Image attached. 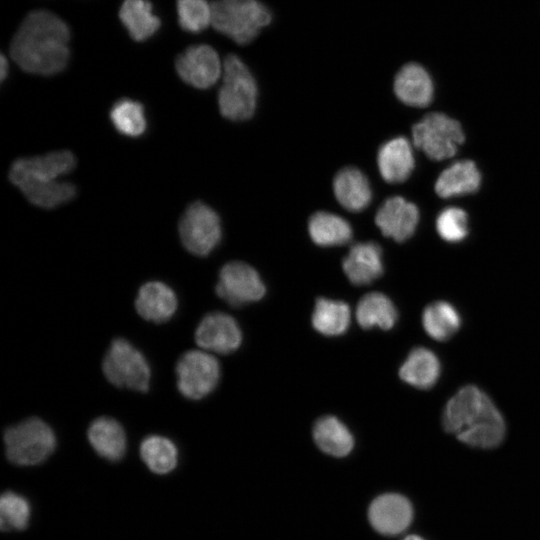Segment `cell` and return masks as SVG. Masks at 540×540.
<instances>
[{
  "label": "cell",
  "mask_w": 540,
  "mask_h": 540,
  "mask_svg": "<svg viewBox=\"0 0 540 540\" xmlns=\"http://www.w3.org/2000/svg\"><path fill=\"white\" fill-rule=\"evenodd\" d=\"M313 437L324 453L334 457L348 455L354 446V439L349 429L333 416H324L316 421Z\"/></svg>",
  "instance_id": "25"
},
{
  "label": "cell",
  "mask_w": 540,
  "mask_h": 540,
  "mask_svg": "<svg viewBox=\"0 0 540 540\" xmlns=\"http://www.w3.org/2000/svg\"><path fill=\"white\" fill-rule=\"evenodd\" d=\"M414 145L433 160H444L456 154L464 142L460 123L442 113H429L412 128Z\"/></svg>",
  "instance_id": "8"
},
{
  "label": "cell",
  "mask_w": 540,
  "mask_h": 540,
  "mask_svg": "<svg viewBox=\"0 0 540 540\" xmlns=\"http://www.w3.org/2000/svg\"><path fill=\"white\" fill-rule=\"evenodd\" d=\"M403 540H425V539L418 535H409L405 537Z\"/></svg>",
  "instance_id": "36"
},
{
  "label": "cell",
  "mask_w": 540,
  "mask_h": 540,
  "mask_svg": "<svg viewBox=\"0 0 540 540\" xmlns=\"http://www.w3.org/2000/svg\"><path fill=\"white\" fill-rule=\"evenodd\" d=\"M446 432L477 448H494L504 439L505 422L489 396L476 386L461 388L447 402L442 415Z\"/></svg>",
  "instance_id": "3"
},
{
  "label": "cell",
  "mask_w": 540,
  "mask_h": 540,
  "mask_svg": "<svg viewBox=\"0 0 540 540\" xmlns=\"http://www.w3.org/2000/svg\"><path fill=\"white\" fill-rule=\"evenodd\" d=\"M179 235L188 252L196 256H207L220 242V218L207 204L194 202L180 219Z\"/></svg>",
  "instance_id": "9"
},
{
  "label": "cell",
  "mask_w": 540,
  "mask_h": 540,
  "mask_svg": "<svg viewBox=\"0 0 540 540\" xmlns=\"http://www.w3.org/2000/svg\"><path fill=\"white\" fill-rule=\"evenodd\" d=\"M333 189L341 206L352 212L364 210L372 198L368 179L354 167H346L336 174Z\"/></svg>",
  "instance_id": "21"
},
{
  "label": "cell",
  "mask_w": 540,
  "mask_h": 540,
  "mask_svg": "<svg viewBox=\"0 0 540 540\" xmlns=\"http://www.w3.org/2000/svg\"><path fill=\"white\" fill-rule=\"evenodd\" d=\"M242 333L235 319L223 312L207 314L195 331L196 344L205 351L229 354L241 344Z\"/></svg>",
  "instance_id": "13"
},
{
  "label": "cell",
  "mask_w": 540,
  "mask_h": 540,
  "mask_svg": "<svg viewBox=\"0 0 540 540\" xmlns=\"http://www.w3.org/2000/svg\"><path fill=\"white\" fill-rule=\"evenodd\" d=\"M31 505L19 493L5 491L0 500V524L3 531L24 530L29 525Z\"/></svg>",
  "instance_id": "32"
},
{
  "label": "cell",
  "mask_w": 540,
  "mask_h": 540,
  "mask_svg": "<svg viewBox=\"0 0 540 540\" xmlns=\"http://www.w3.org/2000/svg\"><path fill=\"white\" fill-rule=\"evenodd\" d=\"M3 440L7 459L18 466L38 465L56 448L54 431L37 417L6 428Z\"/></svg>",
  "instance_id": "5"
},
{
  "label": "cell",
  "mask_w": 540,
  "mask_h": 540,
  "mask_svg": "<svg viewBox=\"0 0 540 540\" xmlns=\"http://www.w3.org/2000/svg\"><path fill=\"white\" fill-rule=\"evenodd\" d=\"M8 74H9V63L5 55L2 54L0 58V78L2 82L7 78Z\"/></svg>",
  "instance_id": "35"
},
{
  "label": "cell",
  "mask_w": 540,
  "mask_h": 540,
  "mask_svg": "<svg viewBox=\"0 0 540 540\" xmlns=\"http://www.w3.org/2000/svg\"><path fill=\"white\" fill-rule=\"evenodd\" d=\"M436 229L440 237L447 242L462 241L468 235L467 213L457 207L444 209L436 219Z\"/></svg>",
  "instance_id": "34"
},
{
  "label": "cell",
  "mask_w": 540,
  "mask_h": 540,
  "mask_svg": "<svg viewBox=\"0 0 540 540\" xmlns=\"http://www.w3.org/2000/svg\"><path fill=\"white\" fill-rule=\"evenodd\" d=\"M481 174L471 160H461L445 169L435 183V191L442 198L474 193L479 189Z\"/></svg>",
  "instance_id": "23"
},
{
  "label": "cell",
  "mask_w": 540,
  "mask_h": 540,
  "mask_svg": "<svg viewBox=\"0 0 540 540\" xmlns=\"http://www.w3.org/2000/svg\"><path fill=\"white\" fill-rule=\"evenodd\" d=\"M356 320L364 329L379 327L391 329L398 318L393 302L380 292H372L363 296L356 307Z\"/></svg>",
  "instance_id": "26"
},
{
  "label": "cell",
  "mask_w": 540,
  "mask_h": 540,
  "mask_svg": "<svg viewBox=\"0 0 540 540\" xmlns=\"http://www.w3.org/2000/svg\"><path fill=\"white\" fill-rule=\"evenodd\" d=\"M368 517L377 532L392 536L408 528L413 518V508L406 497L397 493H386L373 500Z\"/></svg>",
  "instance_id": "14"
},
{
  "label": "cell",
  "mask_w": 540,
  "mask_h": 540,
  "mask_svg": "<svg viewBox=\"0 0 540 540\" xmlns=\"http://www.w3.org/2000/svg\"><path fill=\"white\" fill-rule=\"evenodd\" d=\"M178 300L175 292L167 284L150 281L143 284L135 300L137 313L145 320L161 324L175 314Z\"/></svg>",
  "instance_id": "16"
},
{
  "label": "cell",
  "mask_w": 540,
  "mask_h": 540,
  "mask_svg": "<svg viewBox=\"0 0 540 540\" xmlns=\"http://www.w3.org/2000/svg\"><path fill=\"white\" fill-rule=\"evenodd\" d=\"M377 163L385 181L400 183L408 179L415 166L409 141L404 137H397L384 143L378 151Z\"/></svg>",
  "instance_id": "20"
},
{
  "label": "cell",
  "mask_w": 540,
  "mask_h": 540,
  "mask_svg": "<svg viewBox=\"0 0 540 540\" xmlns=\"http://www.w3.org/2000/svg\"><path fill=\"white\" fill-rule=\"evenodd\" d=\"M350 319L351 312L346 303L327 298L317 299L312 324L319 333L326 336L343 334L350 325Z\"/></svg>",
  "instance_id": "29"
},
{
  "label": "cell",
  "mask_w": 540,
  "mask_h": 540,
  "mask_svg": "<svg viewBox=\"0 0 540 540\" xmlns=\"http://www.w3.org/2000/svg\"><path fill=\"white\" fill-rule=\"evenodd\" d=\"M265 292V285L257 271L244 262H229L219 272L216 293L231 306L239 307L258 301Z\"/></svg>",
  "instance_id": "11"
},
{
  "label": "cell",
  "mask_w": 540,
  "mask_h": 540,
  "mask_svg": "<svg viewBox=\"0 0 540 540\" xmlns=\"http://www.w3.org/2000/svg\"><path fill=\"white\" fill-rule=\"evenodd\" d=\"M70 29L48 10H34L22 20L10 43V56L25 72L52 76L70 59Z\"/></svg>",
  "instance_id": "1"
},
{
  "label": "cell",
  "mask_w": 540,
  "mask_h": 540,
  "mask_svg": "<svg viewBox=\"0 0 540 540\" xmlns=\"http://www.w3.org/2000/svg\"><path fill=\"white\" fill-rule=\"evenodd\" d=\"M180 28L188 33H200L211 25L212 8L207 0H176Z\"/></svg>",
  "instance_id": "33"
},
{
  "label": "cell",
  "mask_w": 540,
  "mask_h": 540,
  "mask_svg": "<svg viewBox=\"0 0 540 540\" xmlns=\"http://www.w3.org/2000/svg\"><path fill=\"white\" fill-rule=\"evenodd\" d=\"M342 267L351 283L369 284L383 273L382 250L375 242L356 243L343 259Z\"/></svg>",
  "instance_id": "17"
},
{
  "label": "cell",
  "mask_w": 540,
  "mask_h": 540,
  "mask_svg": "<svg viewBox=\"0 0 540 540\" xmlns=\"http://www.w3.org/2000/svg\"><path fill=\"white\" fill-rule=\"evenodd\" d=\"M76 158L68 150L42 156L16 159L9 169V180L33 205L53 209L71 201L76 187L60 178L76 167Z\"/></svg>",
  "instance_id": "2"
},
{
  "label": "cell",
  "mask_w": 540,
  "mask_h": 540,
  "mask_svg": "<svg viewBox=\"0 0 540 540\" xmlns=\"http://www.w3.org/2000/svg\"><path fill=\"white\" fill-rule=\"evenodd\" d=\"M433 82L427 70L411 62L400 68L394 79V92L406 105L425 107L433 98Z\"/></svg>",
  "instance_id": "18"
},
{
  "label": "cell",
  "mask_w": 540,
  "mask_h": 540,
  "mask_svg": "<svg viewBox=\"0 0 540 540\" xmlns=\"http://www.w3.org/2000/svg\"><path fill=\"white\" fill-rule=\"evenodd\" d=\"M175 70L186 84L197 89H207L222 76L223 63L212 46L195 44L176 57Z\"/></svg>",
  "instance_id": "12"
},
{
  "label": "cell",
  "mask_w": 540,
  "mask_h": 540,
  "mask_svg": "<svg viewBox=\"0 0 540 540\" xmlns=\"http://www.w3.org/2000/svg\"><path fill=\"white\" fill-rule=\"evenodd\" d=\"M308 231L315 244L325 247L343 245L352 237V228L345 219L324 211L310 217Z\"/></svg>",
  "instance_id": "27"
},
{
  "label": "cell",
  "mask_w": 540,
  "mask_h": 540,
  "mask_svg": "<svg viewBox=\"0 0 540 540\" xmlns=\"http://www.w3.org/2000/svg\"><path fill=\"white\" fill-rule=\"evenodd\" d=\"M119 19L129 36L137 42L150 39L161 26V20L154 14L149 0H124L119 9Z\"/></svg>",
  "instance_id": "22"
},
{
  "label": "cell",
  "mask_w": 540,
  "mask_h": 540,
  "mask_svg": "<svg viewBox=\"0 0 540 540\" xmlns=\"http://www.w3.org/2000/svg\"><path fill=\"white\" fill-rule=\"evenodd\" d=\"M422 324L431 338L437 341H446L458 331L461 318L458 311L450 303L436 301L424 309Z\"/></svg>",
  "instance_id": "30"
},
{
  "label": "cell",
  "mask_w": 540,
  "mask_h": 540,
  "mask_svg": "<svg viewBox=\"0 0 540 540\" xmlns=\"http://www.w3.org/2000/svg\"><path fill=\"white\" fill-rule=\"evenodd\" d=\"M211 8L212 27L239 45L253 41L272 21L270 10L260 0H215Z\"/></svg>",
  "instance_id": "4"
},
{
  "label": "cell",
  "mask_w": 540,
  "mask_h": 540,
  "mask_svg": "<svg viewBox=\"0 0 540 540\" xmlns=\"http://www.w3.org/2000/svg\"><path fill=\"white\" fill-rule=\"evenodd\" d=\"M418 221L419 211L416 205L400 196L388 198L375 216V223L383 235L397 242L411 237Z\"/></svg>",
  "instance_id": "15"
},
{
  "label": "cell",
  "mask_w": 540,
  "mask_h": 540,
  "mask_svg": "<svg viewBox=\"0 0 540 540\" xmlns=\"http://www.w3.org/2000/svg\"><path fill=\"white\" fill-rule=\"evenodd\" d=\"M87 437L94 451L108 461H119L126 453V433L121 424L113 418L102 416L93 420Z\"/></svg>",
  "instance_id": "19"
},
{
  "label": "cell",
  "mask_w": 540,
  "mask_h": 540,
  "mask_svg": "<svg viewBox=\"0 0 540 540\" xmlns=\"http://www.w3.org/2000/svg\"><path fill=\"white\" fill-rule=\"evenodd\" d=\"M256 99L257 85L251 71L238 56L229 54L223 62L218 93L222 116L233 121L246 120L254 114Z\"/></svg>",
  "instance_id": "6"
},
{
  "label": "cell",
  "mask_w": 540,
  "mask_h": 540,
  "mask_svg": "<svg viewBox=\"0 0 540 540\" xmlns=\"http://www.w3.org/2000/svg\"><path fill=\"white\" fill-rule=\"evenodd\" d=\"M441 365L437 356L429 349H413L399 370L400 378L411 386L429 389L438 381Z\"/></svg>",
  "instance_id": "24"
},
{
  "label": "cell",
  "mask_w": 540,
  "mask_h": 540,
  "mask_svg": "<svg viewBox=\"0 0 540 540\" xmlns=\"http://www.w3.org/2000/svg\"><path fill=\"white\" fill-rule=\"evenodd\" d=\"M177 387L188 399L199 400L210 394L220 378L217 359L206 351L189 350L176 364Z\"/></svg>",
  "instance_id": "10"
},
{
  "label": "cell",
  "mask_w": 540,
  "mask_h": 540,
  "mask_svg": "<svg viewBox=\"0 0 540 540\" xmlns=\"http://www.w3.org/2000/svg\"><path fill=\"white\" fill-rule=\"evenodd\" d=\"M102 370L106 379L116 387L147 392L151 369L145 356L129 341L114 339L105 353Z\"/></svg>",
  "instance_id": "7"
},
{
  "label": "cell",
  "mask_w": 540,
  "mask_h": 540,
  "mask_svg": "<svg viewBox=\"0 0 540 540\" xmlns=\"http://www.w3.org/2000/svg\"><path fill=\"white\" fill-rule=\"evenodd\" d=\"M139 451L142 461L155 474H168L177 466V447L167 437L149 435L142 440Z\"/></svg>",
  "instance_id": "28"
},
{
  "label": "cell",
  "mask_w": 540,
  "mask_h": 540,
  "mask_svg": "<svg viewBox=\"0 0 540 540\" xmlns=\"http://www.w3.org/2000/svg\"><path fill=\"white\" fill-rule=\"evenodd\" d=\"M109 117L114 128L124 136L135 138L146 131L145 108L136 100L119 99L111 107Z\"/></svg>",
  "instance_id": "31"
}]
</instances>
